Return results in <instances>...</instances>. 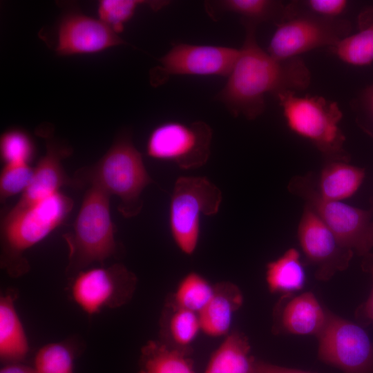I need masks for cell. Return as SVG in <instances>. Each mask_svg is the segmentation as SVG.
<instances>
[{"mask_svg":"<svg viewBox=\"0 0 373 373\" xmlns=\"http://www.w3.org/2000/svg\"><path fill=\"white\" fill-rule=\"evenodd\" d=\"M73 353L64 343H50L41 347L34 360L37 373H73Z\"/></svg>","mask_w":373,"mask_h":373,"instance_id":"83f0119b","label":"cell"},{"mask_svg":"<svg viewBox=\"0 0 373 373\" xmlns=\"http://www.w3.org/2000/svg\"><path fill=\"white\" fill-rule=\"evenodd\" d=\"M277 97L287 126L311 142L330 160L347 161L345 137L340 128L343 113L337 102L321 96L285 90Z\"/></svg>","mask_w":373,"mask_h":373,"instance_id":"5b68a950","label":"cell"},{"mask_svg":"<svg viewBox=\"0 0 373 373\" xmlns=\"http://www.w3.org/2000/svg\"><path fill=\"white\" fill-rule=\"evenodd\" d=\"M205 8L213 19L223 12H232L240 16L242 23L257 26L262 22L279 23L289 15L291 6L273 0H220L206 2Z\"/></svg>","mask_w":373,"mask_h":373,"instance_id":"ac0fdd59","label":"cell"},{"mask_svg":"<svg viewBox=\"0 0 373 373\" xmlns=\"http://www.w3.org/2000/svg\"><path fill=\"white\" fill-rule=\"evenodd\" d=\"M350 32L347 20L322 17L293 3L289 15L276 24L267 52L278 60L298 57L317 48H330Z\"/></svg>","mask_w":373,"mask_h":373,"instance_id":"52a82bcc","label":"cell"},{"mask_svg":"<svg viewBox=\"0 0 373 373\" xmlns=\"http://www.w3.org/2000/svg\"><path fill=\"white\" fill-rule=\"evenodd\" d=\"M0 151L5 164H28L34 153V145L30 136L23 131L12 129L1 135Z\"/></svg>","mask_w":373,"mask_h":373,"instance_id":"f1b7e54d","label":"cell"},{"mask_svg":"<svg viewBox=\"0 0 373 373\" xmlns=\"http://www.w3.org/2000/svg\"><path fill=\"white\" fill-rule=\"evenodd\" d=\"M213 292L214 285L200 274L192 271L179 282L171 303L199 314L209 303Z\"/></svg>","mask_w":373,"mask_h":373,"instance_id":"cb8c5ba5","label":"cell"},{"mask_svg":"<svg viewBox=\"0 0 373 373\" xmlns=\"http://www.w3.org/2000/svg\"><path fill=\"white\" fill-rule=\"evenodd\" d=\"M365 178L364 169L347 161L330 160L321 171L316 191L324 200L343 201L358 191Z\"/></svg>","mask_w":373,"mask_h":373,"instance_id":"ffe728a7","label":"cell"},{"mask_svg":"<svg viewBox=\"0 0 373 373\" xmlns=\"http://www.w3.org/2000/svg\"><path fill=\"white\" fill-rule=\"evenodd\" d=\"M275 314L276 332L317 336L325 327L329 310L322 307L313 293L306 291L285 305L279 304Z\"/></svg>","mask_w":373,"mask_h":373,"instance_id":"2e32d148","label":"cell"},{"mask_svg":"<svg viewBox=\"0 0 373 373\" xmlns=\"http://www.w3.org/2000/svg\"><path fill=\"white\" fill-rule=\"evenodd\" d=\"M361 266L363 270L371 276L372 287L367 300L356 309L355 316L361 324L373 327V254L372 253L363 257Z\"/></svg>","mask_w":373,"mask_h":373,"instance_id":"1f68e13d","label":"cell"},{"mask_svg":"<svg viewBox=\"0 0 373 373\" xmlns=\"http://www.w3.org/2000/svg\"><path fill=\"white\" fill-rule=\"evenodd\" d=\"M125 44L117 33L99 18L70 11L58 23L54 50L61 56L89 55Z\"/></svg>","mask_w":373,"mask_h":373,"instance_id":"5bb4252c","label":"cell"},{"mask_svg":"<svg viewBox=\"0 0 373 373\" xmlns=\"http://www.w3.org/2000/svg\"><path fill=\"white\" fill-rule=\"evenodd\" d=\"M73 207V200L58 191L25 209L8 211L1 222V266L10 276L29 270L24 252L59 227Z\"/></svg>","mask_w":373,"mask_h":373,"instance_id":"3957f363","label":"cell"},{"mask_svg":"<svg viewBox=\"0 0 373 373\" xmlns=\"http://www.w3.org/2000/svg\"><path fill=\"white\" fill-rule=\"evenodd\" d=\"M239 54L228 46L174 44L150 70L149 81L157 87L173 75L228 77Z\"/></svg>","mask_w":373,"mask_h":373,"instance_id":"7c38bea8","label":"cell"},{"mask_svg":"<svg viewBox=\"0 0 373 373\" xmlns=\"http://www.w3.org/2000/svg\"><path fill=\"white\" fill-rule=\"evenodd\" d=\"M16 294L7 292L0 298V358L6 363L23 361L29 350L23 324L15 308Z\"/></svg>","mask_w":373,"mask_h":373,"instance_id":"d6986e66","label":"cell"},{"mask_svg":"<svg viewBox=\"0 0 373 373\" xmlns=\"http://www.w3.org/2000/svg\"><path fill=\"white\" fill-rule=\"evenodd\" d=\"M222 199L220 189L206 177L182 176L176 180L170 200L169 223L172 238L182 253H194L201 218L216 214Z\"/></svg>","mask_w":373,"mask_h":373,"instance_id":"8992f818","label":"cell"},{"mask_svg":"<svg viewBox=\"0 0 373 373\" xmlns=\"http://www.w3.org/2000/svg\"><path fill=\"white\" fill-rule=\"evenodd\" d=\"M101 188L90 185L84 197L71 232L64 235L68 248L70 274L84 270L95 262L103 263L117 247L110 213V198Z\"/></svg>","mask_w":373,"mask_h":373,"instance_id":"277c9868","label":"cell"},{"mask_svg":"<svg viewBox=\"0 0 373 373\" xmlns=\"http://www.w3.org/2000/svg\"><path fill=\"white\" fill-rule=\"evenodd\" d=\"M242 303V294L235 284L223 281L214 285L212 297L198 314L201 332L213 338L227 336Z\"/></svg>","mask_w":373,"mask_h":373,"instance_id":"e0dca14e","label":"cell"},{"mask_svg":"<svg viewBox=\"0 0 373 373\" xmlns=\"http://www.w3.org/2000/svg\"><path fill=\"white\" fill-rule=\"evenodd\" d=\"M167 3V1H157L101 0L98 3L97 13L99 19L119 35L140 6L147 5L159 10Z\"/></svg>","mask_w":373,"mask_h":373,"instance_id":"4316f807","label":"cell"},{"mask_svg":"<svg viewBox=\"0 0 373 373\" xmlns=\"http://www.w3.org/2000/svg\"><path fill=\"white\" fill-rule=\"evenodd\" d=\"M242 332H231L211 354L203 373H254L255 358Z\"/></svg>","mask_w":373,"mask_h":373,"instance_id":"44dd1931","label":"cell"},{"mask_svg":"<svg viewBox=\"0 0 373 373\" xmlns=\"http://www.w3.org/2000/svg\"><path fill=\"white\" fill-rule=\"evenodd\" d=\"M211 140L212 130L203 121H169L152 130L146 151L150 157L173 162L182 169H196L208 161Z\"/></svg>","mask_w":373,"mask_h":373,"instance_id":"9c48e42d","label":"cell"},{"mask_svg":"<svg viewBox=\"0 0 373 373\" xmlns=\"http://www.w3.org/2000/svg\"><path fill=\"white\" fill-rule=\"evenodd\" d=\"M34 170L28 163L4 164L0 175L1 201L23 192L32 180Z\"/></svg>","mask_w":373,"mask_h":373,"instance_id":"f546056e","label":"cell"},{"mask_svg":"<svg viewBox=\"0 0 373 373\" xmlns=\"http://www.w3.org/2000/svg\"><path fill=\"white\" fill-rule=\"evenodd\" d=\"M329 48L346 64L357 66L370 64L373 62V23L344 37Z\"/></svg>","mask_w":373,"mask_h":373,"instance_id":"d4e9b609","label":"cell"},{"mask_svg":"<svg viewBox=\"0 0 373 373\" xmlns=\"http://www.w3.org/2000/svg\"><path fill=\"white\" fill-rule=\"evenodd\" d=\"M364 104L369 113L373 117V86L365 94Z\"/></svg>","mask_w":373,"mask_h":373,"instance_id":"e575fe53","label":"cell"},{"mask_svg":"<svg viewBox=\"0 0 373 373\" xmlns=\"http://www.w3.org/2000/svg\"><path fill=\"white\" fill-rule=\"evenodd\" d=\"M70 152L68 147L53 140H46V154L35 168L29 185L8 211L15 213L25 209L59 191V188L64 185L78 187L76 181L66 173L61 164V160Z\"/></svg>","mask_w":373,"mask_h":373,"instance_id":"9a60e30c","label":"cell"},{"mask_svg":"<svg viewBox=\"0 0 373 373\" xmlns=\"http://www.w3.org/2000/svg\"><path fill=\"white\" fill-rule=\"evenodd\" d=\"M297 236L307 260L316 267L315 276L319 280L327 281L336 273L346 269L354 255L307 204L298 223Z\"/></svg>","mask_w":373,"mask_h":373,"instance_id":"4fadbf2b","label":"cell"},{"mask_svg":"<svg viewBox=\"0 0 373 373\" xmlns=\"http://www.w3.org/2000/svg\"><path fill=\"white\" fill-rule=\"evenodd\" d=\"M245 37L239 56L216 95L234 117L255 119L265 109V96L285 90H302L311 73L299 57L278 60L265 51L256 38V25L245 22Z\"/></svg>","mask_w":373,"mask_h":373,"instance_id":"6da1fadb","label":"cell"},{"mask_svg":"<svg viewBox=\"0 0 373 373\" xmlns=\"http://www.w3.org/2000/svg\"><path fill=\"white\" fill-rule=\"evenodd\" d=\"M347 4L345 0H308L303 1L302 8L318 16L335 19L340 18Z\"/></svg>","mask_w":373,"mask_h":373,"instance_id":"4dcf8cb0","label":"cell"},{"mask_svg":"<svg viewBox=\"0 0 373 373\" xmlns=\"http://www.w3.org/2000/svg\"><path fill=\"white\" fill-rule=\"evenodd\" d=\"M254 373H312L298 369L285 367L274 365L262 360H254Z\"/></svg>","mask_w":373,"mask_h":373,"instance_id":"d6a6232c","label":"cell"},{"mask_svg":"<svg viewBox=\"0 0 373 373\" xmlns=\"http://www.w3.org/2000/svg\"><path fill=\"white\" fill-rule=\"evenodd\" d=\"M265 280L271 293L288 298L301 290L306 282L304 266L298 251L289 248L266 265Z\"/></svg>","mask_w":373,"mask_h":373,"instance_id":"7402d4cb","label":"cell"},{"mask_svg":"<svg viewBox=\"0 0 373 373\" xmlns=\"http://www.w3.org/2000/svg\"><path fill=\"white\" fill-rule=\"evenodd\" d=\"M290 186L291 191L304 198L306 204L315 211L344 247L362 257L371 253L373 218L370 211L343 201L323 199L306 178H297L291 181Z\"/></svg>","mask_w":373,"mask_h":373,"instance_id":"ba28073f","label":"cell"},{"mask_svg":"<svg viewBox=\"0 0 373 373\" xmlns=\"http://www.w3.org/2000/svg\"><path fill=\"white\" fill-rule=\"evenodd\" d=\"M137 277L122 264L82 270L71 283L74 302L86 314L104 308L115 309L128 303L137 285Z\"/></svg>","mask_w":373,"mask_h":373,"instance_id":"8fae6325","label":"cell"},{"mask_svg":"<svg viewBox=\"0 0 373 373\" xmlns=\"http://www.w3.org/2000/svg\"><path fill=\"white\" fill-rule=\"evenodd\" d=\"M73 178L78 187L90 184L111 195L118 196L120 199L118 211L127 218L140 212L143 205L142 193L153 182L141 153L126 133L117 137L96 164L79 169Z\"/></svg>","mask_w":373,"mask_h":373,"instance_id":"7a4b0ae2","label":"cell"},{"mask_svg":"<svg viewBox=\"0 0 373 373\" xmlns=\"http://www.w3.org/2000/svg\"><path fill=\"white\" fill-rule=\"evenodd\" d=\"M0 373H37L34 367L20 363H7L0 370Z\"/></svg>","mask_w":373,"mask_h":373,"instance_id":"836d02e7","label":"cell"},{"mask_svg":"<svg viewBox=\"0 0 373 373\" xmlns=\"http://www.w3.org/2000/svg\"><path fill=\"white\" fill-rule=\"evenodd\" d=\"M318 356L343 373H373V340L358 324L329 311L318 336Z\"/></svg>","mask_w":373,"mask_h":373,"instance_id":"30bf717a","label":"cell"},{"mask_svg":"<svg viewBox=\"0 0 373 373\" xmlns=\"http://www.w3.org/2000/svg\"><path fill=\"white\" fill-rule=\"evenodd\" d=\"M170 308L164 322L166 333L172 342L170 345L186 350L201 332L199 315L172 303Z\"/></svg>","mask_w":373,"mask_h":373,"instance_id":"484cf974","label":"cell"},{"mask_svg":"<svg viewBox=\"0 0 373 373\" xmlns=\"http://www.w3.org/2000/svg\"><path fill=\"white\" fill-rule=\"evenodd\" d=\"M186 351L162 341H148L141 349L138 373H196Z\"/></svg>","mask_w":373,"mask_h":373,"instance_id":"603a6c76","label":"cell"}]
</instances>
